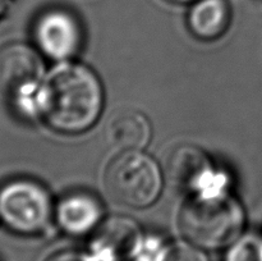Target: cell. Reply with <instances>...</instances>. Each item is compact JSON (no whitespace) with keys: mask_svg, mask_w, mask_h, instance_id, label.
I'll return each instance as SVG.
<instances>
[{"mask_svg":"<svg viewBox=\"0 0 262 261\" xmlns=\"http://www.w3.org/2000/svg\"><path fill=\"white\" fill-rule=\"evenodd\" d=\"M164 261H210V258L207 256V251L183 240L170 242Z\"/></svg>","mask_w":262,"mask_h":261,"instance_id":"obj_14","label":"cell"},{"mask_svg":"<svg viewBox=\"0 0 262 261\" xmlns=\"http://www.w3.org/2000/svg\"><path fill=\"white\" fill-rule=\"evenodd\" d=\"M104 107V90L97 74L81 63L64 61L43 79L37 112L53 129L76 135L90 129Z\"/></svg>","mask_w":262,"mask_h":261,"instance_id":"obj_1","label":"cell"},{"mask_svg":"<svg viewBox=\"0 0 262 261\" xmlns=\"http://www.w3.org/2000/svg\"><path fill=\"white\" fill-rule=\"evenodd\" d=\"M178 225L184 240L197 247L223 250L243 234L246 214L228 188L200 191L182 207Z\"/></svg>","mask_w":262,"mask_h":261,"instance_id":"obj_2","label":"cell"},{"mask_svg":"<svg viewBox=\"0 0 262 261\" xmlns=\"http://www.w3.org/2000/svg\"><path fill=\"white\" fill-rule=\"evenodd\" d=\"M224 261H262V237L242 234L227 248Z\"/></svg>","mask_w":262,"mask_h":261,"instance_id":"obj_12","label":"cell"},{"mask_svg":"<svg viewBox=\"0 0 262 261\" xmlns=\"http://www.w3.org/2000/svg\"><path fill=\"white\" fill-rule=\"evenodd\" d=\"M33 33L40 50L58 60L76 55L83 41L81 23L76 15L60 8L42 13L36 20Z\"/></svg>","mask_w":262,"mask_h":261,"instance_id":"obj_7","label":"cell"},{"mask_svg":"<svg viewBox=\"0 0 262 261\" xmlns=\"http://www.w3.org/2000/svg\"><path fill=\"white\" fill-rule=\"evenodd\" d=\"M56 223L67 234L86 235L101 224L102 206L89 193H72L60 200L55 210Z\"/></svg>","mask_w":262,"mask_h":261,"instance_id":"obj_9","label":"cell"},{"mask_svg":"<svg viewBox=\"0 0 262 261\" xmlns=\"http://www.w3.org/2000/svg\"><path fill=\"white\" fill-rule=\"evenodd\" d=\"M165 169L173 186L192 193L228 187L227 177L214 170L206 154L197 146L182 145L174 148Z\"/></svg>","mask_w":262,"mask_h":261,"instance_id":"obj_6","label":"cell"},{"mask_svg":"<svg viewBox=\"0 0 262 261\" xmlns=\"http://www.w3.org/2000/svg\"><path fill=\"white\" fill-rule=\"evenodd\" d=\"M54 214L48 189L31 179H15L0 189V216L22 235H36L49 228Z\"/></svg>","mask_w":262,"mask_h":261,"instance_id":"obj_4","label":"cell"},{"mask_svg":"<svg viewBox=\"0 0 262 261\" xmlns=\"http://www.w3.org/2000/svg\"><path fill=\"white\" fill-rule=\"evenodd\" d=\"M151 133L147 117L132 109L114 113L106 125L107 140L122 151L142 150L150 142Z\"/></svg>","mask_w":262,"mask_h":261,"instance_id":"obj_10","label":"cell"},{"mask_svg":"<svg viewBox=\"0 0 262 261\" xmlns=\"http://www.w3.org/2000/svg\"><path fill=\"white\" fill-rule=\"evenodd\" d=\"M169 246L170 242L159 235L145 234L133 261H164L169 251Z\"/></svg>","mask_w":262,"mask_h":261,"instance_id":"obj_13","label":"cell"},{"mask_svg":"<svg viewBox=\"0 0 262 261\" xmlns=\"http://www.w3.org/2000/svg\"><path fill=\"white\" fill-rule=\"evenodd\" d=\"M42 261H97V258L90 251L67 248L50 253Z\"/></svg>","mask_w":262,"mask_h":261,"instance_id":"obj_15","label":"cell"},{"mask_svg":"<svg viewBox=\"0 0 262 261\" xmlns=\"http://www.w3.org/2000/svg\"><path fill=\"white\" fill-rule=\"evenodd\" d=\"M105 191L113 201L129 207H146L159 199L163 174L158 163L141 150L122 151L107 165Z\"/></svg>","mask_w":262,"mask_h":261,"instance_id":"obj_3","label":"cell"},{"mask_svg":"<svg viewBox=\"0 0 262 261\" xmlns=\"http://www.w3.org/2000/svg\"><path fill=\"white\" fill-rule=\"evenodd\" d=\"M143 235L130 217L112 216L94 230L89 251L97 261H133Z\"/></svg>","mask_w":262,"mask_h":261,"instance_id":"obj_8","label":"cell"},{"mask_svg":"<svg viewBox=\"0 0 262 261\" xmlns=\"http://www.w3.org/2000/svg\"><path fill=\"white\" fill-rule=\"evenodd\" d=\"M43 63L35 49L22 42L0 46V94L18 101L35 104L43 82Z\"/></svg>","mask_w":262,"mask_h":261,"instance_id":"obj_5","label":"cell"},{"mask_svg":"<svg viewBox=\"0 0 262 261\" xmlns=\"http://www.w3.org/2000/svg\"><path fill=\"white\" fill-rule=\"evenodd\" d=\"M188 27L201 40H216L227 32L230 8L227 0H197L189 10Z\"/></svg>","mask_w":262,"mask_h":261,"instance_id":"obj_11","label":"cell"},{"mask_svg":"<svg viewBox=\"0 0 262 261\" xmlns=\"http://www.w3.org/2000/svg\"><path fill=\"white\" fill-rule=\"evenodd\" d=\"M169 2L178 3V4H188V3H196L197 0H169Z\"/></svg>","mask_w":262,"mask_h":261,"instance_id":"obj_16","label":"cell"}]
</instances>
